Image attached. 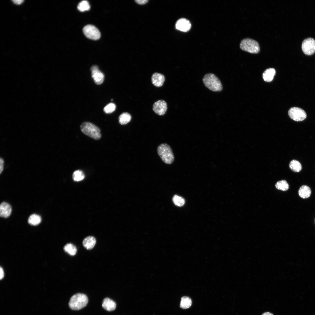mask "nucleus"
Returning a JSON list of instances; mask_svg holds the SVG:
<instances>
[{"instance_id":"obj_1","label":"nucleus","mask_w":315,"mask_h":315,"mask_svg":"<svg viewBox=\"0 0 315 315\" xmlns=\"http://www.w3.org/2000/svg\"><path fill=\"white\" fill-rule=\"evenodd\" d=\"M205 86L211 90L215 92L221 91L223 87L221 81L214 74L208 73L205 74L202 79Z\"/></svg>"},{"instance_id":"obj_2","label":"nucleus","mask_w":315,"mask_h":315,"mask_svg":"<svg viewBox=\"0 0 315 315\" xmlns=\"http://www.w3.org/2000/svg\"><path fill=\"white\" fill-rule=\"evenodd\" d=\"M88 302V298L86 295L78 293L73 295L71 298L69 305L71 309L78 310L85 307Z\"/></svg>"},{"instance_id":"obj_3","label":"nucleus","mask_w":315,"mask_h":315,"mask_svg":"<svg viewBox=\"0 0 315 315\" xmlns=\"http://www.w3.org/2000/svg\"><path fill=\"white\" fill-rule=\"evenodd\" d=\"M157 153L162 160L166 164H171L174 161V156L170 146L166 143L160 145L157 148Z\"/></svg>"},{"instance_id":"obj_4","label":"nucleus","mask_w":315,"mask_h":315,"mask_svg":"<svg viewBox=\"0 0 315 315\" xmlns=\"http://www.w3.org/2000/svg\"><path fill=\"white\" fill-rule=\"evenodd\" d=\"M82 132L85 134L95 140L99 139L101 136L99 128L89 122H84L80 125Z\"/></svg>"},{"instance_id":"obj_5","label":"nucleus","mask_w":315,"mask_h":315,"mask_svg":"<svg viewBox=\"0 0 315 315\" xmlns=\"http://www.w3.org/2000/svg\"><path fill=\"white\" fill-rule=\"evenodd\" d=\"M240 47L242 50L252 53H257L260 50L258 43L250 38L242 40L240 43Z\"/></svg>"},{"instance_id":"obj_6","label":"nucleus","mask_w":315,"mask_h":315,"mask_svg":"<svg viewBox=\"0 0 315 315\" xmlns=\"http://www.w3.org/2000/svg\"><path fill=\"white\" fill-rule=\"evenodd\" d=\"M288 113L290 118L296 121H303L307 117L306 112L302 108L298 107L290 108Z\"/></svg>"},{"instance_id":"obj_7","label":"nucleus","mask_w":315,"mask_h":315,"mask_svg":"<svg viewBox=\"0 0 315 315\" xmlns=\"http://www.w3.org/2000/svg\"><path fill=\"white\" fill-rule=\"evenodd\" d=\"M83 31L85 36L89 39L97 40L100 37V32L94 25L91 24L86 25L83 27Z\"/></svg>"},{"instance_id":"obj_8","label":"nucleus","mask_w":315,"mask_h":315,"mask_svg":"<svg viewBox=\"0 0 315 315\" xmlns=\"http://www.w3.org/2000/svg\"><path fill=\"white\" fill-rule=\"evenodd\" d=\"M303 52L307 55H311L315 52V40L312 38L304 39L302 45Z\"/></svg>"},{"instance_id":"obj_9","label":"nucleus","mask_w":315,"mask_h":315,"mask_svg":"<svg viewBox=\"0 0 315 315\" xmlns=\"http://www.w3.org/2000/svg\"><path fill=\"white\" fill-rule=\"evenodd\" d=\"M92 77L95 83L97 85L101 84L104 80L103 74L99 69L97 65H93L91 68Z\"/></svg>"},{"instance_id":"obj_10","label":"nucleus","mask_w":315,"mask_h":315,"mask_svg":"<svg viewBox=\"0 0 315 315\" xmlns=\"http://www.w3.org/2000/svg\"><path fill=\"white\" fill-rule=\"evenodd\" d=\"M167 107V104L166 102L163 100H160L154 103L153 106V109L156 114L162 116L165 113Z\"/></svg>"},{"instance_id":"obj_11","label":"nucleus","mask_w":315,"mask_h":315,"mask_svg":"<svg viewBox=\"0 0 315 315\" xmlns=\"http://www.w3.org/2000/svg\"><path fill=\"white\" fill-rule=\"evenodd\" d=\"M191 27V24L190 22L184 18L179 19L177 21L176 24V28L183 32H186L189 31Z\"/></svg>"},{"instance_id":"obj_12","label":"nucleus","mask_w":315,"mask_h":315,"mask_svg":"<svg viewBox=\"0 0 315 315\" xmlns=\"http://www.w3.org/2000/svg\"><path fill=\"white\" fill-rule=\"evenodd\" d=\"M165 80L164 76L160 73H155L152 76V83L154 86L157 87H160L162 86Z\"/></svg>"},{"instance_id":"obj_13","label":"nucleus","mask_w":315,"mask_h":315,"mask_svg":"<svg viewBox=\"0 0 315 315\" xmlns=\"http://www.w3.org/2000/svg\"><path fill=\"white\" fill-rule=\"evenodd\" d=\"M12 208L10 205L7 203L2 202L0 205V216L4 218L8 217L10 215Z\"/></svg>"},{"instance_id":"obj_14","label":"nucleus","mask_w":315,"mask_h":315,"mask_svg":"<svg viewBox=\"0 0 315 315\" xmlns=\"http://www.w3.org/2000/svg\"><path fill=\"white\" fill-rule=\"evenodd\" d=\"M102 307L106 310L108 311L114 310L116 307V303L113 300L109 298H104L102 301Z\"/></svg>"},{"instance_id":"obj_15","label":"nucleus","mask_w":315,"mask_h":315,"mask_svg":"<svg viewBox=\"0 0 315 315\" xmlns=\"http://www.w3.org/2000/svg\"><path fill=\"white\" fill-rule=\"evenodd\" d=\"M96 243V239L92 236H89L85 237L83 241V246L88 250L92 249L94 247Z\"/></svg>"},{"instance_id":"obj_16","label":"nucleus","mask_w":315,"mask_h":315,"mask_svg":"<svg viewBox=\"0 0 315 315\" xmlns=\"http://www.w3.org/2000/svg\"><path fill=\"white\" fill-rule=\"evenodd\" d=\"M311 193L310 188L307 186L303 185L298 190V194L299 196L303 199L309 197Z\"/></svg>"},{"instance_id":"obj_17","label":"nucleus","mask_w":315,"mask_h":315,"mask_svg":"<svg viewBox=\"0 0 315 315\" xmlns=\"http://www.w3.org/2000/svg\"><path fill=\"white\" fill-rule=\"evenodd\" d=\"M276 73L275 69L270 68L266 70L262 74L264 80L266 82H269L272 80Z\"/></svg>"},{"instance_id":"obj_18","label":"nucleus","mask_w":315,"mask_h":315,"mask_svg":"<svg viewBox=\"0 0 315 315\" xmlns=\"http://www.w3.org/2000/svg\"><path fill=\"white\" fill-rule=\"evenodd\" d=\"M191 299L188 296H183L181 298L180 306L183 309H187L190 307L192 305Z\"/></svg>"},{"instance_id":"obj_19","label":"nucleus","mask_w":315,"mask_h":315,"mask_svg":"<svg viewBox=\"0 0 315 315\" xmlns=\"http://www.w3.org/2000/svg\"><path fill=\"white\" fill-rule=\"evenodd\" d=\"M131 119V116L127 112L121 114L119 117V122L121 125H125L129 122Z\"/></svg>"},{"instance_id":"obj_20","label":"nucleus","mask_w":315,"mask_h":315,"mask_svg":"<svg viewBox=\"0 0 315 315\" xmlns=\"http://www.w3.org/2000/svg\"><path fill=\"white\" fill-rule=\"evenodd\" d=\"M41 221V217L37 214L31 215L28 218V222L31 225L35 226L39 224Z\"/></svg>"},{"instance_id":"obj_21","label":"nucleus","mask_w":315,"mask_h":315,"mask_svg":"<svg viewBox=\"0 0 315 315\" xmlns=\"http://www.w3.org/2000/svg\"><path fill=\"white\" fill-rule=\"evenodd\" d=\"M289 166L290 169L295 172H299L302 168L300 163L295 160H292L290 162Z\"/></svg>"},{"instance_id":"obj_22","label":"nucleus","mask_w":315,"mask_h":315,"mask_svg":"<svg viewBox=\"0 0 315 315\" xmlns=\"http://www.w3.org/2000/svg\"><path fill=\"white\" fill-rule=\"evenodd\" d=\"M64 249L66 252L72 256L75 255L77 251L76 246L71 243L66 244L64 246Z\"/></svg>"},{"instance_id":"obj_23","label":"nucleus","mask_w":315,"mask_h":315,"mask_svg":"<svg viewBox=\"0 0 315 315\" xmlns=\"http://www.w3.org/2000/svg\"><path fill=\"white\" fill-rule=\"evenodd\" d=\"M275 187L278 190L286 191L288 189L289 185L286 181L283 180L278 181L275 184Z\"/></svg>"},{"instance_id":"obj_24","label":"nucleus","mask_w":315,"mask_h":315,"mask_svg":"<svg viewBox=\"0 0 315 315\" xmlns=\"http://www.w3.org/2000/svg\"><path fill=\"white\" fill-rule=\"evenodd\" d=\"M77 8L79 11L83 12L89 10L90 6L87 1L83 0L79 3L77 6Z\"/></svg>"},{"instance_id":"obj_25","label":"nucleus","mask_w":315,"mask_h":315,"mask_svg":"<svg viewBox=\"0 0 315 315\" xmlns=\"http://www.w3.org/2000/svg\"><path fill=\"white\" fill-rule=\"evenodd\" d=\"M73 178L76 181H79L83 180L85 177L83 172L80 170H76L73 174Z\"/></svg>"},{"instance_id":"obj_26","label":"nucleus","mask_w":315,"mask_h":315,"mask_svg":"<svg viewBox=\"0 0 315 315\" xmlns=\"http://www.w3.org/2000/svg\"><path fill=\"white\" fill-rule=\"evenodd\" d=\"M172 200L174 203L179 206H182L185 203V200L183 198L176 195L174 196Z\"/></svg>"},{"instance_id":"obj_27","label":"nucleus","mask_w":315,"mask_h":315,"mask_svg":"<svg viewBox=\"0 0 315 315\" xmlns=\"http://www.w3.org/2000/svg\"><path fill=\"white\" fill-rule=\"evenodd\" d=\"M116 105L113 103H110L107 105L104 108V111L106 113H110L116 109Z\"/></svg>"},{"instance_id":"obj_28","label":"nucleus","mask_w":315,"mask_h":315,"mask_svg":"<svg viewBox=\"0 0 315 315\" xmlns=\"http://www.w3.org/2000/svg\"><path fill=\"white\" fill-rule=\"evenodd\" d=\"M0 174H1L3 170L4 166V160L3 159L1 158H0Z\"/></svg>"},{"instance_id":"obj_29","label":"nucleus","mask_w":315,"mask_h":315,"mask_svg":"<svg viewBox=\"0 0 315 315\" xmlns=\"http://www.w3.org/2000/svg\"><path fill=\"white\" fill-rule=\"evenodd\" d=\"M135 1H136V3H137V4H144L146 3H147L148 2V1L146 0H136Z\"/></svg>"},{"instance_id":"obj_30","label":"nucleus","mask_w":315,"mask_h":315,"mask_svg":"<svg viewBox=\"0 0 315 315\" xmlns=\"http://www.w3.org/2000/svg\"><path fill=\"white\" fill-rule=\"evenodd\" d=\"M0 279H1L3 278L4 276V273L3 269L1 267L0 268Z\"/></svg>"},{"instance_id":"obj_31","label":"nucleus","mask_w":315,"mask_h":315,"mask_svg":"<svg viewBox=\"0 0 315 315\" xmlns=\"http://www.w3.org/2000/svg\"><path fill=\"white\" fill-rule=\"evenodd\" d=\"M13 2L17 4H21L23 1V0H13Z\"/></svg>"},{"instance_id":"obj_32","label":"nucleus","mask_w":315,"mask_h":315,"mask_svg":"<svg viewBox=\"0 0 315 315\" xmlns=\"http://www.w3.org/2000/svg\"><path fill=\"white\" fill-rule=\"evenodd\" d=\"M262 315H274L272 313L268 312H265L262 314Z\"/></svg>"}]
</instances>
